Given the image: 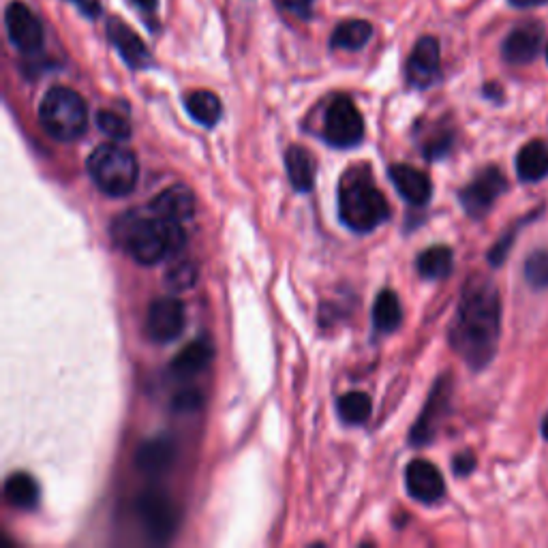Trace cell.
<instances>
[{
    "label": "cell",
    "instance_id": "11",
    "mask_svg": "<svg viewBox=\"0 0 548 548\" xmlns=\"http://www.w3.org/2000/svg\"><path fill=\"white\" fill-rule=\"evenodd\" d=\"M405 484L409 495L420 501V504H435V501H439L446 493V484L439 474V469L424 459L411 461L407 465Z\"/></svg>",
    "mask_w": 548,
    "mask_h": 548
},
{
    "label": "cell",
    "instance_id": "12",
    "mask_svg": "<svg viewBox=\"0 0 548 548\" xmlns=\"http://www.w3.org/2000/svg\"><path fill=\"white\" fill-rule=\"evenodd\" d=\"M439 78V41L422 37L407 63V82L414 88H429Z\"/></svg>",
    "mask_w": 548,
    "mask_h": 548
},
{
    "label": "cell",
    "instance_id": "35",
    "mask_svg": "<svg viewBox=\"0 0 548 548\" xmlns=\"http://www.w3.org/2000/svg\"><path fill=\"white\" fill-rule=\"evenodd\" d=\"M73 3H78L82 7V11L88 13V15H97V11H99V5L97 3H88V0H73Z\"/></svg>",
    "mask_w": 548,
    "mask_h": 548
},
{
    "label": "cell",
    "instance_id": "2",
    "mask_svg": "<svg viewBox=\"0 0 548 548\" xmlns=\"http://www.w3.org/2000/svg\"><path fill=\"white\" fill-rule=\"evenodd\" d=\"M116 245L125 249L137 264L155 266L167 255H176L187 245V232L180 221L127 212L114 221Z\"/></svg>",
    "mask_w": 548,
    "mask_h": 548
},
{
    "label": "cell",
    "instance_id": "23",
    "mask_svg": "<svg viewBox=\"0 0 548 548\" xmlns=\"http://www.w3.org/2000/svg\"><path fill=\"white\" fill-rule=\"evenodd\" d=\"M446 382H439L437 388L433 390L429 403L424 407V414L420 416V420L416 422L414 431H411V441H414L416 446L426 444V441H431L435 435V418L441 414V411L446 409V390H444Z\"/></svg>",
    "mask_w": 548,
    "mask_h": 548
},
{
    "label": "cell",
    "instance_id": "10",
    "mask_svg": "<svg viewBox=\"0 0 548 548\" xmlns=\"http://www.w3.org/2000/svg\"><path fill=\"white\" fill-rule=\"evenodd\" d=\"M506 191V178L497 167L484 170L471 185L461 193V204L471 217H484L491 210L497 197Z\"/></svg>",
    "mask_w": 548,
    "mask_h": 548
},
{
    "label": "cell",
    "instance_id": "5",
    "mask_svg": "<svg viewBox=\"0 0 548 548\" xmlns=\"http://www.w3.org/2000/svg\"><path fill=\"white\" fill-rule=\"evenodd\" d=\"M86 167L99 191L110 197L129 195L140 178V167L133 152L116 144L97 146L88 157Z\"/></svg>",
    "mask_w": 548,
    "mask_h": 548
},
{
    "label": "cell",
    "instance_id": "21",
    "mask_svg": "<svg viewBox=\"0 0 548 548\" xmlns=\"http://www.w3.org/2000/svg\"><path fill=\"white\" fill-rule=\"evenodd\" d=\"M373 37V26L364 20H347L341 22L330 37V48L358 52Z\"/></svg>",
    "mask_w": 548,
    "mask_h": 548
},
{
    "label": "cell",
    "instance_id": "33",
    "mask_svg": "<svg viewBox=\"0 0 548 548\" xmlns=\"http://www.w3.org/2000/svg\"><path fill=\"white\" fill-rule=\"evenodd\" d=\"M283 3H285V7H287L289 11L300 13V15H304V18H307L309 9H311V5H313V0H283Z\"/></svg>",
    "mask_w": 548,
    "mask_h": 548
},
{
    "label": "cell",
    "instance_id": "22",
    "mask_svg": "<svg viewBox=\"0 0 548 548\" xmlns=\"http://www.w3.org/2000/svg\"><path fill=\"white\" fill-rule=\"evenodd\" d=\"M5 497L13 508L35 510L39 506V484L33 476L20 471V474H13L7 478Z\"/></svg>",
    "mask_w": 548,
    "mask_h": 548
},
{
    "label": "cell",
    "instance_id": "29",
    "mask_svg": "<svg viewBox=\"0 0 548 548\" xmlns=\"http://www.w3.org/2000/svg\"><path fill=\"white\" fill-rule=\"evenodd\" d=\"M197 281V266L193 262H178L176 266L170 268L165 277V283L174 292H185V289L193 287Z\"/></svg>",
    "mask_w": 548,
    "mask_h": 548
},
{
    "label": "cell",
    "instance_id": "16",
    "mask_svg": "<svg viewBox=\"0 0 548 548\" xmlns=\"http://www.w3.org/2000/svg\"><path fill=\"white\" fill-rule=\"evenodd\" d=\"M148 210L152 215L174 221H187L195 212V195L187 185H174L170 189L161 191L155 200L150 202Z\"/></svg>",
    "mask_w": 548,
    "mask_h": 548
},
{
    "label": "cell",
    "instance_id": "6",
    "mask_svg": "<svg viewBox=\"0 0 548 548\" xmlns=\"http://www.w3.org/2000/svg\"><path fill=\"white\" fill-rule=\"evenodd\" d=\"M364 137V120L354 101L337 97L326 110L324 140L334 148H354Z\"/></svg>",
    "mask_w": 548,
    "mask_h": 548
},
{
    "label": "cell",
    "instance_id": "14",
    "mask_svg": "<svg viewBox=\"0 0 548 548\" xmlns=\"http://www.w3.org/2000/svg\"><path fill=\"white\" fill-rule=\"evenodd\" d=\"M108 37L114 43V48L125 58V63L133 69H144L152 63V56L146 48V43L140 39L135 30L120 18L108 20Z\"/></svg>",
    "mask_w": 548,
    "mask_h": 548
},
{
    "label": "cell",
    "instance_id": "19",
    "mask_svg": "<svg viewBox=\"0 0 548 548\" xmlns=\"http://www.w3.org/2000/svg\"><path fill=\"white\" fill-rule=\"evenodd\" d=\"M172 463H174V444L165 437L146 441V444L140 448V452L135 454V465L140 467L144 474H150V476L163 474L165 469H170Z\"/></svg>",
    "mask_w": 548,
    "mask_h": 548
},
{
    "label": "cell",
    "instance_id": "1",
    "mask_svg": "<svg viewBox=\"0 0 548 548\" xmlns=\"http://www.w3.org/2000/svg\"><path fill=\"white\" fill-rule=\"evenodd\" d=\"M499 294L489 279H471L450 330L452 347L474 369L489 364L499 341Z\"/></svg>",
    "mask_w": 548,
    "mask_h": 548
},
{
    "label": "cell",
    "instance_id": "30",
    "mask_svg": "<svg viewBox=\"0 0 548 548\" xmlns=\"http://www.w3.org/2000/svg\"><path fill=\"white\" fill-rule=\"evenodd\" d=\"M525 277L534 287H548V251L529 257L525 264Z\"/></svg>",
    "mask_w": 548,
    "mask_h": 548
},
{
    "label": "cell",
    "instance_id": "31",
    "mask_svg": "<svg viewBox=\"0 0 548 548\" xmlns=\"http://www.w3.org/2000/svg\"><path fill=\"white\" fill-rule=\"evenodd\" d=\"M202 405V394L197 390H185L174 399V407L178 411H193L195 407Z\"/></svg>",
    "mask_w": 548,
    "mask_h": 548
},
{
    "label": "cell",
    "instance_id": "37",
    "mask_svg": "<svg viewBox=\"0 0 548 548\" xmlns=\"http://www.w3.org/2000/svg\"><path fill=\"white\" fill-rule=\"evenodd\" d=\"M542 433H544V437L548 439V414H546L544 420H542Z\"/></svg>",
    "mask_w": 548,
    "mask_h": 548
},
{
    "label": "cell",
    "instance_id": "25",
    "mask_svg": "<svg viewBox=\"0 0 548 548\" xmlns=\"http://www.w3.org/2000/svg\"><path fill=\"white\" fill-rule=\"evenodd\" d=\"M187 112L197 125L215 127L223 114V105L219 97L210 90H195L187 97Z\"/></svg>",
    "mask_w": 548,
    "mask_h": 548
},
{
    "label": "cell",
    "instance_id": "20",
    "mask_svg": "<svg viewBox=\"0 0 548 548\" xmlns=\"http://www.w3.org/2000/svg\"><path fill=\"white\" fill-rule=\"evenodd\" d=\"M516 172L525 182H538L548 174V144L534 140L521 148L516 157Z\"/></svg>",
    "mask_w": 548,
    "mask_h": 548
},
{
    "label": "cell",
    "instance_id": "36",
    "mask_svg": "<svg viewBox=\"0 0 548 548\" xmlns=\"http://www.w3.org/2000/svg\"><path fill=\"white\" fill-rule=\"evenodd\" d=\"M133 3L140 9H144V11H155L157 5H159V0H133Z\"/></svg>",
    "mask_w": 548,
    "mask_h": 548
},
{
    "label": "cell",
    "instance_id": "4",
    "mask_svg": "<svg viewBox=\"0 0 548 548\" xmlns=\"http://www.w3.org/2000/svg\"><path fill=\"white\" fill-rule=\"evenodd\" d=\"M39 123L58 142L80 140L88 127L86 101L67 86H54L39 105Z\"/></svg>",
    "mask_w": 548,
    "mask_h": 548
},
{
    "label": "cell",
    "instance_id": "38",
    "mask_svg": "<svg viewBox=\"0 0 548 548\" xmlns=\"http://www.w3.org/2000/svg\"><path fill=\"white\" fill-rule=\"evenodd\" d=\"M546 58H548V45H546Z\"/></svg>",
    "mask_w": 548,
    "mask_h": 548
},
{
    "label": "cell",
    "instance_id": "13",
    "mask_svg": "<svg viewBox=\"0 0 548 548\" xmlns=\"http://www.w3.org/2000/svg\"><path fill=\"white\" fill-rule=\"evenodd\" d=\"M544 28L538 22L521 24L504 41V58L510 65H527L540 54Z\"/></svg>",
    "mask_w": 548,
    "mask_h": 548
},
{
    "label": "cell",
    "instance_id": "7",
    "mask_svg": "<svg viewBox=\"0 0 548 548\" xmlns=\"http://www.w3.org/2000/svg\"><path fill=\"white\" fill-rule=\"evenodd\" d=\"M137 514H140V521L152 540L165 542L174 534L178 512L172 497L167 493L159 489L142 493L140 499H137Z\"/></svg>",
    "mask_w": 548,
    "mask_h": 548
},
{
    "label": "cell",
    "instance_id": "32",
    "mask_svg": "<svg viewBox=\"0 0 548 548\" xmlns=\"http://www.w3.org/2000/svg\"><path fill=\"white\" fill-rule=\"evenodd\" d=\"M474 467H476L474 454L465 452V454H459V456H456V459H454V471H456V474H459V476H467L469 471L474 469Z\"/></svg>",
    "mask_w": 548,
    "mask_h": 548
},
{
    "label": "cell",
    "instance_id": "28",
    "mask_svg": "<svg viewBox=\"0 0 548 548\" xmlns=\"http://www.w3.org/2000/svg\"><path fill=\"white\" fill-rule=\"evenodd\" d=\"M97 127L108 135L112 137V140H120V142H125L131 137V125H129V120L123 118L120 114L116 112H110V110H103L97 114Z\"/></svg>",
    "mask_w": 548,
    "mask_h": 548
},
{
    "label": "cell",
    "instance_id": "26",
    "mask_svg": "<svg viewBox=\"0 0 548 548\" xmlns=\"http://www.w3.org/2000/svg\"><path fill=\"white\" fill-rule=\"evenodd\" d=\"M452 270V251L448 247H431L420 253L418 272L424 279H444Z\"/></svg>",
    "mask_w": 548,
    "mask_h": 548
},
{
    "label": "cell",
    "instance_id": "8",
    "mask_svg": "<svg viewBox=\"0 0 548 548\" xmlns=\"http://www.w3.org/2000/svg\"><path fill=\"white\" fill-rule=\"evenodd\" d=\"M187 324L185 304L174 296H161L150 302L146 315V332L155 343L176 341Z\"/></svg>",
    "mask_w": 548,
    "mask_h": 548
},
{
    "label": "cell",
    "instance_id": "24",
    "mask_svg": "<svg viewBox=\"0 0 548 548\" xmlns=\"http://www.w3.org/2000/svg\"><path fill=\"white\" fill-rule=\"evenodd\" d=\"M403 322V309L399 296L392 292V289H384L382 294L377 296L375 307H373V324L377 332H394Z\"/></svg>",
    "mask_w": 548,
    "mask_h": 548
},
{
    "label": "cell",
    "instance_id": "17",
    "mask_svg": "<svg viewBox=\"0 0 548 548\" xmlns=\"http://www.w3.org/2000/svg\"><path fill=\"white\" fill-rule=\"evenodd\" d=\"M285 170L289 182L298 193H309L315 187L317 176V161L313 152L302 146H289L285 152Z\"/></svg>",
    "mask_w": 548,
    "mask_h": 548
},
{
    "label": "cell",
    "instance_id": "27",
    "mask_svg": "<svg viewBox=\"0 0 548 548\" xmlns=\"http://www.w3.org/2000/svg\"><path fill=\"white\" fill-rule=\"evenodd\" d=\"M337 405H339V416L343 418V422L352 426L367 422L373 411L371 397L364 392H347L339 399Z\"/></svg>",
    "mask_w": 548,
    "mask_h": 548
},
{
    "label": "cell",
    "instance_id": "15",
    "mask_svg": "<svg viewBox=\"0 0 548 548\" xmlns=\"http://www.w3.org/2000/svg\"><path fill=\"white\" fill-rule=\"evenodd\" d=\"M390 180L394 182V187L405 197L409 204L414 206H426L431 202L433 195V185L429 176L424 172L416 170V167L399 163L390 167Z\"/></svg>",
    "mask_w": 548,
    "mask_h": 548
},
{
    "label": "cell",
    "instance_id": "18",
    "mask_svg": "<svg viewBox=\"0 0 548 548\" xmlns=\"http://www.w3.org/2000/svg\"><path fill=\"white\" fill-rule=\"evenodd\" d=\"M212 356H215L212 343L208 339H195L182 352L176 354V358L172 360V373L176 377H193L208 367Z\"/></svg>",
    "mask_w": 548,
    "mask_h": 548
},
{
    "label": "cell",
    "instance_id": "34",
    "mask_svg": "<svg viewBox=\"0 0 548 548\" xmlns=\"http://www.w3.org/2000/svg\"><path fill=\"white\" fill-rule=\"evenodd\" d=\"M548 3V0H510L512 7H519V9H529V7H538V5H544Z\"/></svg>",
    "mask_w": 548,
    "mask_h": 548
},
{
    "label": "cell",
    "instance_id": "9",
    "mask_svg": "<svg viewBox=\"0 0 548 548\" xmlns=\"http://www.w3.org/2000/svg\"><path fill=\"white\" fill-rule=\"evenodd\" d=\"M5 26L9 41L22 54H37L43 48V26L37 15L24 3H9L5 9Z\"/></svg>",
    "mask_w": 548,
    "mask_h": 548
},
{
    "label": "cell",
    "instance_id": "3",
    "mask_svg": "<svg viewBox=\"0 0 548 548\" xmlns=\"http://www.w3.org/2000/svg\"><path fill=\"white\" fill-rule=\"evenodd\" d=\"M339 212L349 230L367 234L388 221L390 206L369 174H349L341 180Z\"/></svg>",
    "mask_w": 548,
    "mask_h": 548
}]
</instances>
